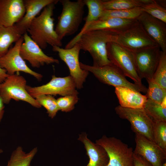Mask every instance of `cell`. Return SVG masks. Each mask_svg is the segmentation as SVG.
Masks as SVG:
<instances>
[{
    "mask_svg": "<svg viewBox=\"0 0 166 166\" xmlns=\"http://www.w3.org/2000/svg\"><path fill=\"white\" fill-rule=\"evenodd\" d=\"M1 83H0V85Z\"/></svg>",
    "mask_w": 166,
    "mask_h": 166,
    "instance_id": "ab89813d",
    "label": "cell"
},
{
    "mask_svg": "<svg viewBox=\"0 0 166 166\" xmlns=\"http://www.w3.org/2000/svg\"><path fill=\"white\" fill-rule=\"evenodd\" d=\"M133 166H153L143 157L134 153Z\"/></svg>",
    "mask_w": 166,
    "mask_h": 166,
    "instance_id": "836d02e7",
    "label": "cell"
},
{
    "mask_svg": "<svg viewBox=\"0 0 166 166\" xmlns=\"http://www.w3.org/2000/svg\"><path fill=\"white\" fill-rule=\"evenodd\" d=\"M136 20L161 50L166 52V23L144 12Z\"/></svg>",
    "mask_w": 166,
    "mask_h": 166,
    "instance_id": "2e32d148",
    "label": "cell"
},
{
    "mask_svg": "<svg viewBox=\"0 0 166 166\" xmlns=\"http://www.w3.org/2000/svg\"><path fill=\"white\" fill-rule=\"evenodd\" d=\"M8 76L6 70L0 66V83L3 82Z\"/></svg>",
    "mask_w": 166,
    "mask_h": 166,
    "instance_id": "e575fe53",
    "label": "cell"
},
{
    "mask_svg": "<svg viewBox=\"0 0 166 166\" xmlns=\"http://www.w3.org/2000/svg\"><path fill=\"white\" fill-rule=\"evenodd\" d=\"M143 12L140 7L121 10H104L98 20H104L113 18L127 20H136Z\"/></svg>",
    "mask_w": 166,
    "mask_h": 166,
    "instance_id": "d4e9b609",
    "label": "cell"
},
{
    "mask_svg": "<svg viewBox=\"0 0 166 166\" xmlns=\"http://www.w3.org/2000/svg\"><path fill=\"white\" fill-rule=\"evenodd\" d=\"M153 121V133L154 142L166 152V122Z\"/></svg>",
    "mask_w": 166,
    "mask_h": 166,
    "instance_id": "4dcf8cb0",
    "label": "cell"
},
{
    "mask_svg": "<svg viewBox=\"0 0 166 166\" xmlns=\"http://www.w3.org/2000/svg\"><path fill=\"white\" fill-rule=\"evenodd\" d=\"M157 2L160 6L166 8V1L159 0L156 1Z\"/></svg>",
    "mask_w": 166,
    "mask_h": 166,
    "instance_id": "8d00e7d4",
    "label": "cell"
},
{
    "mask_svg": "<svg viewBox=\"0 0 166 166\" xmlns=\"http://www.w3.org/2000/svg\"><path fill=\"white\" fill-rule=\"evenodd\" d=\"M81 67L90 72L101 82L115 87H125L139 92L146 93L147 88L128 81L123 72L112 63L98 67L80 62Z\"/></svg>",
    "mask_w": 166,
    "mask_h": 166,
    "instance_id": "277c9868",
    "label": "cell"
},
{
    "mask_svg": "<svg viewBox=\"0 0 166 166\" xmlns=\"http://www.w3.org/2000/svg\"><path fill=\"white\" fill-rule=\"evenodd\" d=\"M25 13L23 0H0V25L13 26L21 20Z\"/></svg>",
    "mask_w": 166,
    "mask_h": 166,
    "instance_id": "e0dca14e",
    "label": "cell"
},
{
    "mask_svg": "<svg viewBox=\"0 0 166 166\" xmlns=\"http://www.w3.org/2000/svg\"><path fill=\"white\" fill-rule=\"evenodd\" d=\"M146 0H111L103 1L104 10H121L140 7L146 2Z\"/></svg>",
    "mask_w": 166,
    "mask_h": 166,
    "instance_id": "484cf974",
    "label": "cell"
},
{
    "mask_svg": "<svg viewBox=\"0 0 166 166\" xmlns=\"http://www.w3.org/2000/svg\"><path fill=\"white\" fill-rule=\"evenodd\" d=\"M26 81L18 73L9 75L1 83L0 95L5 104H9L12 99L26 102L32 106L39 108L42 106L28 92Z\"/></svg>",
    "mask_w": 166,
    "mask_h": 166,
    "instance_id": "5b68a950",
    "label": "cell"
},
{
    "mask_svg": "<svg viewBox=\"0 0 166 166\" xmlns=\"http://www.w3.org/2000/svg\"><path fill=\"white\" fill-rule=\"evenodd\" d=\"M78 100L77 95H68L58 98L56 102L59 110L69 112L74 109Z\"/></svg>",
    "mask_w": 166,
    "mask_h": 166,
    "instance_id": "d6a6232c",
    "label": "cell"
},
{
    "mask_svg": "<svg viewBox=\"0 0 166 166\" xmlns=\"http://www.w3.org/2000/svg\"><path fill=\"white\" fill-rule=\"evenodd\" d=\"M14 26L6 27L0 25V57L8 51L11 45L22 36Z\"/></svg>",
    "mask_w": 166,
    "mask_h": 166,
    "instance_id": "603a6c76",
    "label": "cell"
},
{
    "mask_svg": "<svg viewBox=\"0 0 166 166\" xmlns=\"http://www.w3.org/2000/svg\"><path fill=\"white\" fill-rule=\"evenodd\" d=\"M106 49L109 59L126 77L131 79L134 83L142 87L145 86L137 74L133 52L114 42L108 43Z\"/></svg>",
    "mask_w": 166,
    "mask_h": 166,
    "instance_id": "52a82bcc",
    "label": "cell"
},
{
    "mask_svg": "<svg viewBox=\"0 0 166 166\" xmlns=\"http://www.w3.org/2000/svg\"><path fill=\"white\" fill-rule=\"evenodd\" d=\"M115 42L133 53L158 45L137 20L130 28L118 33Z\"/></svg>",
    "mask_w": 166,
    "mask_h": 166,
    "instance_id": "ba28073f",
    "label": "cell"
},
{
    "mask_svg": "<svg viewBox=\"0 0 166 166\" xmlns=\"http://www.w3.org/2000/svg\"><path fill=\"white\" fill-rule=\"evenodd\" d=\"M137 21V20H127L114 18L98 20L91 22L84 32L96 30H108L119 33L130 28Z\"/></svg>",
    "mask_w": 166,
    "mask_h": 166,
    "instance_id": "44dd1931",
    "label": "cell"
},
{
    "mask_svg": "<svg viewBox=\"0 0 166 166\" xmlns=\"http://www.w3.org/2000/svg\"><path fill=\"white\" fill-rule=\"evenodd\" d=\"M23 42L22 36L15 43L14 46L0 57V66L6 70L9 75L22 72L32 75L38 81H40L43 77L42 75L31 69L20 54V48Z\"/></svg>",
    "mask_w": 166,
    "mask_h": 166,
    "instance_id": "7c38bea8",
    "label": "cell"
},
{
    "mask_svg": "<svg viewBox=\"0 0 166 166\" xmlns=\"http://www.w3.org/2000/svg\"><path fill=\"white\" fill-rule=\"evenodd\" d=\"M115 92L121 106L132 109H144L147 100L145 95L122 87H115Z\"/></svg>",
    "mask_w": 166,
    "mask_h": 166,
    "instance_id": "ffe728a7",
    "label": "cell"
},
{
    "mask_svg": "<svg viewBox=\"0 0 166 166\" xmlns=\"http://www.w3.org/2000/svg\"><path fill=\"white\" fill-rule=\"evenodd\" d=\"M78 140L84 145L89 161L86 166H106L109 161L108 154L101 146L93 142L86 132L79 135Z\"/></svg>",
    "mask_w": 166,
    "mask_h": 166,
    "instance_id": "d6986e66",
    "label": "cell"
},
{
    "mask_svg": "<svg viewBox=\"0 0 166 166\" xmlns=\"http://www.w3.org/2000/svg\"><path fill=\"white\" fill-rule=\"evenodd\" d=\"M52 47L53 51L58 53L60 58L68 66L70 75L73 79L77 89L82 88L89 72L81 67L79 55L81 49L79 45L76 43L69 49L63 48L56 46Z\"/></svg>",
    "mask_w": 166,
    "mask_h": 166,
    "instance_id": "8fae6325",
    "label": "cell"
},
{
    "mask_svg": "<svg viewBox=\"0 0 166 166\" xmlns=\"http://www.w3.org/2000/svg\"><path fill=\"white\" fill-rule=\"evenodd\" d=\"M26 89L29 94L34 98L43 94L64 96L78 94L74 81L70 75L59 77L53 75L47 83L34 87L27 85Z\"/></svg>",
    "mask_w": 166,
    "mask_h": 166,
    "instance_id": "30bf717a",
    "label": "cell"
},
{
    "mask_svg": "<svg viewBox=\"0 0 166 166\" xmlns=\"http://www.w3.org/2000/svg\"><path fill=\"white\" fill-rule=\"evenodd\" d=\"M62 10L55 30L60 39L74 34L83 19L85 6L84 0L72 1L60 0Z\"/></svg>",
    "mask_w": 166,
    "mask_h": 166,
    "instance_id": "3957f363",
    "label": "cell"
},
{
    "mask_svg": "<svg viewBox=\"0 0 166 166\" xmlns=\"http://www.w3.org/2000/svg\"><path fill=\"white\" fill-rule=\"evenodd\" d=\"M142 10L152 17L166 23V9L159 5L156 0H151L148 3L141 6Z\"/></svg>",
    "mask_w": 166,
    "mask_h": 166,
    "instance_id": "f1b7e54d",
    "label": "cell"
},
{
    "mask_svg": "<svg viewBox=\"0 0 166 166\" xmlns=\"http://www.w3.org/2000/svg\"><path fill=\"white\" fill-rule=\"evenodd\" d=\"M146 80L148 84L145 95L147 99L161 104L166 98V89L155 82L152 78Z\"/></svg>",
    "mask_w": 166,
    "mask_h": 166,
    "instance_id": "83f0119b",
    "label": "cell"
},
{
    "mask_svg": "<svg viewBox=\"0 0 166 166\" xmlns=\"http://www.w3.org/2000/svg\"><path fill=\"white\" fill-rule=\"evenodd\" d=\"M143 109L153 121L166 122V107L161 104L147 99Z\"/></svg>",
    "mask_w": 166,
    "mask_h": 166,
    "instance_id": "4316f807",
    "label": "cell"
},
{
    "mask_svg": "<svg viewBox=\"0 0 166 166\" xmlns=\"http://www.w3.org/2000/svg\"><path fill=\"white\" fill-rule=\"evenodd\" d=\"M34 98L42 107L45 108L48 116L51 118H54L59 111L56 99L52 95H41L36 97Z\"/></svg>",
    "mask_w": 166,
    "mask_h": 166,
    "instance_id": "f546056e",
    "label": "cell"
},
{
    "mask_svg": "<svg viewBox=\"0 0 166 166\" xmlns=\"http://www.w3.org/2000/svg\"><path fill=\"white\" fill-rule=\"evenodd\" d=\"M4 103L0 95V123L3 117L4 113Z\"/></svg>",
    "mask_w": 166,
    "mask_h": 166,
    "instance_id": "d590c367",
    "label": "cell"
},
{
    "mask_svg": "<svg viewBox=\"0 0 166 166\" xmlns=\"http://www.w3.org/2000/svg\"><path fill=\"white\" fill-rule=\"evenodd\" d=\"M163 166H166V162H165L163 164Z\"/></svg>",
    "mask_w": 166,
    "mask_h": 166,
    "instance_id": "f35d334b",
    "label": "cell"
},
{
    "mask_svg": "<svg viewBox=\"0 0 166 166\" xmlns=\"http://www.w3.org/2000/svg\"><path fill=\"white\" fill-rule=\"evenodd\" d=\"M161 51L158 45L133 53L136 71L141 79L152 78L159 62Z\"/></svg>",
    "mask_w": 166,
    "mask_h": 166,
    "instance_id": "4fadbf2b",
    "label": "cell"
},
{
    "mask_svg": "<svg viewBox=\"0 0 166 166\" xmlns=\"http://www.w3.org/2000/svg\"><path fill=\"white\" fill-rule=\"evenodd\" d=\"M95 143L108 154L109 161L106 166H133V149L121 140L104 135Z\"/></svg>",
    "mask_w": 166,
    "mask_h": 166,
    "instance_id": "8992f818",
    "label": "cell"
},
{
    "mask_svg": "<svg viewBox=\"0 0 166 166\" xmlns=\"http://www.w3.org/2000/svg\"><path fill=\"white\" fill-rule=\"evenodd\" d=\"M85 6L88 9L87 16L84 18L85 23L80 32L71 40L65 45V48L69 49L73 47L88 26L92 22L98 20L101 17L104 9L103 0H84Z\"/></svg>",
    "mask_w": 166,
    "mask_h": 166,
    "instance_id": "7402d4cb",
    "label": "cell"
},
{
    "mask_svg": "<svg viewBox=\"0 0 166 166\" xmlns=\"http://www.w3.org/2000/svg\"><path fill=\"white\" fill-rule=\"evenodd\" d=\"M53 3L45 6L32 21L27 32L31 38L42 49H46L48 44L61 47L62 42L54 28L53 17L55 5Z\"/></svg>",
    "mask_w": 166,
    "mask_h": 166,
    "instance_id": "7a4b0ae2",
    "label": "cell"
},
{
    "mask_svg": "<svg viewBox=\"0 0 166 166\" xmlns=\"http://www.w3.org/2000/svg\"><path fill=\"white\" fill-rule=\"evenodd\" d=\"M117 114L121 118L127 120L132 130L154 142L153 136V121L143 109H132L118 105L115 108Z\"/></svg>",
    "mask_w": 166,
    "mask_h": 166,
    "instance_id": "9c48e42d",
    "label": "cell"
},
{
    "mask_svg": "<svg viewBox=\"0 0 166 166\" xmlns=\"http://www.w3.org/2000/svg\"><path fill=\"white\" fill-rule=\"evenodd\" d=\"M23 42L20 47V54L32 66L39 68L45 64H59L58 60L45 54L42 49L28 35L27 32L23 35Z\"/></svg>",
    "mask_w": 166,
    "mask_h": 166,
    "instance_id": "5bb4252c",
    "label": "cell"
},
{
    "mask_svg": "<svg viewBox=\"0 0 166 166\" xmlns=\"http://www.w3.org/2000/svg\"><path fill=\"white\" fill-rule=\"evenodd\" d=\"M118 33L110 30H96L85 32L76 43L81 50L88 52L93 61V65L101 67L112 63L109 59L106 45L108 43L115 42Z\"/></svg>",
    "mask_w": 166,
    "mask_h": 166,
    "instance_id": "6da1fadb",
    "label": "cell"
},
{
    "mask_svg": "<svg viewBox=\"0 0 166 166\" xmlns=\"http://www.w3.org/2000/svg\"><path fill=\"white\" fill-rule=\"evenodd\" d=\"M152 79L166 89V52L161 51L159 62Z\"/></svg>",
    "mask_w": 166,
    "mask_h": 166,
    "instance_id": "1f68e13d",
    "label": "cell"
},
{
    "mask_svg": "<svg viewBox=\"0 0 166 166\" xmlns=\"http://www.w3.org/2000/svg\"><path fill=\"white\" fill-rule=\"evenodd\" d=\"M38 151L37 148L35 147L26 152L19 146L12 153L7 166H31V162Z\"/></svg>",
    "mask_w": 166,
    "mask_h": 166,
    "instance_id": "cb8c5ba5",
    "label": "cell"
},
{
    "mask_svg": "<svg viewBox=\"0 0 166 166\" xmlns=\"http://www.w3.org/2000/svg\"><path fill=\"white\" fill-rule=\"evenodd\" d=\"M2 152H3V150L2 149H0V154Z\"/></svg>",
    "mask_w": 166,
    "mask_h": 166,
    "instance_id": "74e56055",
    "label": "cell"
},
{
    "mask_svg": "<svg viewBox=\"0 0 166 166\" xmlns=\"http://www.w3.org/2000/svg\"><path fill=\"white\" fill-rule=\"evenodd\" d=\"M135 134L136 147L134 153L143 157L153 166H163L166 162V152L155 142Z\"/></svg>",
    "mask_w": 166,
    "mask_h": 166,
    "instance_id": "9a60e30c",
    "label": "cell"
},
{
    "mask_svg": "<svg viewBox=\"0 0 166 166\" xmlns=\"http://www.w3.org/2000/svg\"><path fill=\"white\" fill-rule=\"evenodd\" d=\"M25 13L21 20L14 26L22 35L27 30L34 20L48 5L57 3L58 0H23Z\"/></svg>",
    "mask_w": 166,
    "mask_h": 166,
    "instance_id": "ac0fdd59",
    "label": "cell"
}]
</instances>
